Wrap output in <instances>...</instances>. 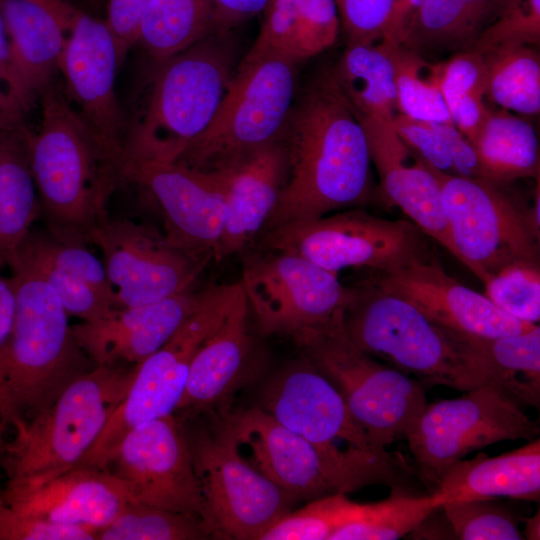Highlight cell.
Here are the masks:
<instances>
[{
	"label": "cell",
	"instance_id": "42",
	"mask_svg": "<svg viewBox=\"0 0 540 540\" xmlns=\"http://www.w3.org/2000/svg\"><path fill=\"white\" fill-rule=\"evenodd\" d=\"M352 503L344 493L312 499L277 519L258 540H330Z\"/></svg>",
	"mask_w": 540,
	"mask_h": 540
},
{
	"label": "cell",
	"instance_id": "4",
	"mask_svg": "<svg viewBox=\"0 0 540 540\" xmlns=\"http://www.w3.org/2000/svg\"><path fill=\"white\" fill-rule=\"evenodd\" d=\"M262 408L305 439L348 493L382 484L401 487L411 469L400 457L374 447L334 384L306 357L267 385Z\"/></svg>",
	"mask_w": 540,
	"mask_h": 540
},
{
	"label": "cell",
	"instance_id": "16",
	"mask_svg": "<svg viewBox=\"0 0 540 540\" xmlns=\"http://www.w3.org/2000/svg\"><path fill=\"white\" fill-rule=\"evenodd\" d=\"M105 470L123 483L131 501L197 518L211 532L187 435L175 414L131 429Z\"/></svg>",
	"mask_w": 540,
	"mask_h": 540
},
{
	"label": "cell",
	"instance_id": "52",
	"mask_svg": "<svg viewBox=\"0 0 540 540\" xmlns=\"http://www.w3.org/2000/svg\"><path fill=\"white\" fill-rule=\"evenodd\" d=\"M215 23V32L230 29L263 12L269 0H210Z\"/></svg>",
	"mask_w": 540,
	"mask_h": 540
},
{
	"label": "cell",
	"instance_id": "50",
	"mask_svg": "<svg viewBox=\"0 0 540 540\" xmlns=\"http://www.w3.org/2000/svg\"><path fill=\"white\" fill-rule=\"evenodd\" d=\"M443 140L453 163L455 175L482 179L481 166L474 146L450 123L428 122Z\"/></svg>",
	"mask_w": 540,
	"mask_h": 540
},
{
	"label": "cell",
	"instance_id": "21",
	"mask_svg": "<svg viewBox=\"0 0 540 540\" xmlns=\"http://www.w3.org/2000/svg\"><path fill=\"white\" fill-rule=\"evenodd\" d=\"M8 37L6 93L10 120L19 124L59 71L74 7L61 11L40 0H1Z\"/></svg>",
	"mask_w": 540,
	"mask_h": 540
},
{
	"label": "cell",
	"instance_id": "39",
	"mask_svg": "<svg viewBox=\"0 0 540 540\" xmlns=\"http://www.w3.org/2000/svg\"><path fill=\"white\" fill-rule=\"evenodd\" d=\"M440 89L452 123L473 142L490 111L485 101L483 54L469 49L442 63Z\"/></svg>",
	"mask_w": 540,
	"mask_h": 540
},
{
	"label": "cell",
	"instance_id": "12",
	"mask_svg": "<svg viewBox=\"0 0 540 540\" xmlns=\"http://www.w3.org/2000/svg\"><path fill=\"white\" fill-rule=\"evenodd\" d=\"M240 287V281L212 286L203 304L170 339L136 365L124 398L77 467L105 470L117 445L131 429L176 412L197 349L223 319Z\"/></svg>",
	"mask_w": 540,
	"mask_h": 540
},
{
	"label": "cell",
	"instance_id": "13",
	"mask_svg": "<svg viewBox=\"0 0 540 540\" xmlns=\"http://www.w3.org/2000/svg\"><path fill=\"white\" fill-rule=\"evenodd\" d=\"M240 283L259 330L290 336L298 345L355 296V287L344 286L338 273L282 250H264L245 263Z\"/></svg>",
	"mask_w": 540,
	"mask_h": 540
},
{
	"label": "cell",
	"instance_id": "34",
	"mask_svg": "<svg viewBox=\"0 0 540 540\" xmlns=\"http://www.w3.org/2000/svg\"><path fill=\"white\" fill-rule=\"evenodd\" d=\"M215 33L210 0H151L137 30L139 43L157 62Z\"/></svg>",
	"mask_w": 540,
	"mask_h": 540
},
{
	"label": "cell",
	"instance_id": "27",
	"mask_svg": "<svg viewBox=\"0 0 540 540\" xmlns=\"http://www.w3.org/2000/svg\"><path fill=\"white\" fill-rule=\"evenodd\" d=\"M248 315L247 301L240 287L223 319L197 349L174 414L180 413L188 420L222 406L233 393L251 349Z\"/></svg>",
	"mask_w": 540,
	"mask_h": 540
},
{
	"label": "cell",
	"instance_id": "37",
	"mask_svg": "<svg viewBox=\"0 0 540 540\" xmlns=\"http://www.w3.org/2000/svg\"><path fill=\"white\" fill-rule=\"evenodd\" d=\"M86 244L83 240L54 232L47 227L32 228L13 258L47 267L81 281L92 287L114 308L115 294L104 264Z\"/></svg>",
	"mask_w": 540,
	"mask_h": 540
},
{
	"label": "cell",
	"instance_id": "15",
	"mask_svg": "<svg viewBox=\"0 0 540 540\" xmlns=\"http://www.w3.org/2000/svg\"><path fill=\"white\" fill-rule=\"evenodd\" d=\"M184 429L213 536L258 540L290 511L294 497L246 461L221 427Z\"/></svg>",
	"mask_w": 540,
	"mask_h": 540
},
{
	"label": "cell",
	"instance_id": "43",
	"mask_svg": "<svg viewBox=\"0 0 540 540\" xmlns=\"http://www.w3.org/2000/svg\"><path fill=\"white\" fill-rule=\"evenodd\" d=\"M485 296L506 314L523 322L540 320V263L516 262L489 276Z\"/></svg>",
	"mask_w": 540,
	"mask_h": 540
},
{
	"label": "cell",
	"instance_id": "2",
	"mask_svg": "<svg viewBox=\"0 0 540 540\" xmlns=\"http://www.w3.org/2000/svg\"><path fill=\"white\" fill-rule=\"evenodd\" d=\"M41 99L39 128L25 127L41 216L50 230L88 243L91 231L108 218L109 198L122 174L64 91L51 84Z\"/></svg>",
	"mask_w": 540,
	"mask_h": 540
},
{
	"label": "cell",
	"instance_id": "28",
	"mask_svg": "<svg viewBox=\"0 0 540 540\" xmlns=\"http://www.w3.org/2000/svg\"><path fill=\"white\" fill-rule=\"evenodd\" d=\"M436 506L455 500L512 498L539 501L540 440L490 457L483 452L451 465L431 493Z\"/></svg>",
	"mask_w": 540,
	"mask_h": 540
},
{
	"label": "cell",
	"instance_id": "58",
	"mask_svg": "<svg viewBox=\"0 0 540 540\" xmlns=\"http://www.w3.org/2000/svg\"><path fill=\"white\" fill-rule=\"evenodd\" d=\"M1 490V489H0Z\"/></svg>",
	"mask_w": 540,
	"mask_h": 540
},
{
	"label": "cell",
	"instance_id": "53",
	"mask_svg": "<svg viewBox=\"0 0 540 540\" xmlns=\"http://www.w3.org/2000/svg\"><path fill=\"white\" fill-rule=\"evenodd\" d=\"M424 0H393L383 42L391 46L400 45L405 29L413 12Z\"/></svg>",
	"mask_w": 540,
	"mask_h": 540
},
{
	"label": "cell",
	"instance_id": "23",
	"mask_svg": "<svg viewBox=\"0 0 540 540\" xmlns=\"http://www.w3.org/2000/svg\"><path fill=\"white\" fill-rule=\"evenodd\" d=\"M220 427L246 461L294 498L341 493L313 446L263 408L223 414Z\"/></svg>",
	"mask_w": 540,
	"mask_h": 540
},
{
	"label": "cell",
	"instance_id": "33",
	"mask_svg": "<svg viewBox=\"0 0 540 540\" xmlns=\"http://www.w3.org/2000/svg\"><path fill=\"white\" fill-rule=\"evenodd\" d=\"M490 382L518 403L540 405V327L490 339L461 341Z\"/></svg>",
	"mask_w": 540,
	"mask_h": 540
},
{
	"label": "cell",
	"instance_id": "54",
	"mask_svg": "<svg viewBox=\"0 0 540 540\" xmlns=\"http://www.w3.org/2000/svg\"><path fill=\"white\" fill-rule=\"evenodd\" d=\"M411 539H456L441 506L433 509L407 536Z\"/></svg>",
	"mask_w": 540,
	"mask_h": 540
},
{
	"label": "cell",
	"instance_id": "38",
	"mask_svg": "<svg viewBox=\"0 0 540 540\" xmlns=\"http://www.w3.org/2000/svg\"><path fill=\"white\" fill-rule=\"evenodd\" d=\"M486 24L456 0H424L411 15L400 45L419 55L472 49Z\"/></svg>",
	"mask_w": 540,
	"mask_h": 540
},
{
	"label": "cell",
	"instance_id": "35",
	"mask_svg": "<svg viewBox=\"0 0 540 540\" xmlns=\"http://www.w3.org/2000/svg\"><path fill=\"white\" fill-rule=\"evenodd\" d=\"M485 99L526 116L540 112V55L533 46L500 47L482 53Z\"/></svg>",
	"mask_w": 540,
	"mask_h": 540
},
{
	"label": "cell",
	"instance_id": "55",
	"mask_svg": "<svg viewBox=\"0 0 540 540\" xmlns=\"http://www.w3.org/2000/svg\"><path fill=\"white\" fill-rule=\"evenodd\" d=\"M481 19L486 26L493 20L502 0H456ZM485 26V27H486Z\"/></svg>",
	"mask_w": 540,
	"mask_h": 540
},
{
	"label": "cell",
	"instance_id": "17",
	"mask_svg": "<svg viewBox=\"0 0 540 540\" xmlns=\"http://www.w3.org/2000/svg\"><path fill=\"white\" fill-rule=\"evenodd\" d=\"M114 290V308L153 303L193 288L209 257L174 246L157 229L128 219H109L90 233Z\"/></svg>",
	"mask_w": 540,
	"mask_h": 540
},
{
	"label": "cell",
	"instance_id": "10",
	"mask_svg": "<svg viewBox=\"0 0 540 540\" xmlns=\"http://www.w3.org/2000/svg\"><path fill=\"white\" fill-rule=\"evenodd\" d=\"M261 236L263 250L295 253L334 273L349 267L390 272L433 256L427 236L412 221L378 217L358 207Z\"/></svg>",
	"mask_w": 540,
	"mask_h": 540
},
{
	"label": "cell",
	"instance_id": "20",
	"mask_svg": "<svg viewBox=\"0 0 540 540\" xmlns=\"http://www.w3.org/2000/svg\"><path fill=\"white\" fill-rule=\"evenodd\" d=\"M122 178L157 204L164 234L174 246L196 256L213 257L227 208L222 191L206 173L178 163L127 160Z\"/></svg>",
	"mask_w": 540,
	"mask_h": 540
},
{
	"label": "cell",
	"instance_id": "45",
	"mask_svg": "<svg viewBox=\"0 0 540 540\" xmlns=\"http://www.w3.org/2000/svg\"><path fill=\"white\" fill-rule=\"evenodd\" d=\"M540 43V0H502L493 20L472 49L484 53L500 47Z\"/></svg>",
	"mask_w": 540,
	"mask_h": 540
},
{
	"label": "cell",
	"instance_id": "30",
	"mask_svg": "<svg viewBox=\"0 0 540 540\" xmlns=\"http://www.w3.org/2000/svg\"><path fill=\"white\" fill-rule=\"evenodd\" d=\"M40 216L25 127L0 124V269L8 266Z\"/></svg>",
	"mask_w": 540,
	"mask_h": 540
},
{
	"label": "cell",
	"instance_id": "40",
	"mask_svg": "<svg viewBox=\"0 0 540 540\" xmlns=\"http://www.w3.org/2000/svg\"><path fill=\"white\" fill-rule=\"evenodd\" d=\"M400 113L424 122L452 123L440 89L441 64H430L402 45L393 47Z\"/></svg>",
	"mask_w": 540,
	"mask_h": 540
},
{
	"label": "cell",
	"instance_id": "48",
	"mask_svg": "<svg viewBox=\"0 0 540 540\" xmlns=\"http://www.w3.org/2000/svg\"><path fill=\"white\" fill-rule=\"evenodd\" d=\"M391 125L408 150L424 164L455 175L450 154L438 133L428 122L397 113Z\"/></svg>",
	"mask_w": 540,
	"mask_h": 540
},
{
	"label": "cell",
	"instance_id": "14",
	"mask_svg": "<svg viewBox=\"0 0 540 540\" xmlns=\"http://www.w3.org/2000/svg\"><path fill=\"white\" fill-rule=\"evenodd\" d=\"M539 425L493 383L460 397L427 404L406 436L420 477L436 487L444 472L469 453L506 440H533Z\"/></svg>",
	"mask_w": 540,
	"mask_h": 540
},
{
	"label": "cell",
	"instance_id": "47",
	"mask_svg": "<svg viewBox=\"0 0 540 540\" xmlns=\"http://www.w3.org/2000/svg\"><path fill=\"white\" fill-rule=\"evenodd\" d=\"M1 491V490H0ZM88 528L51 522L9 506L0 494V540H95Z\"/></svg>",
	"mask_w": 540,
	"mask_h": 540
},
{
	"label": "cell",
	"instance_id": "49",
	"mask_svg": "<svg viewBox=\"0 0 540 540\" xmlns=\"http://www.w3.org/2000/svg\"><path fill=\"white\" fill-rule=\"evenodd\" d=\"M151 0H107L106 19L118 47L121 60L136 44L140 19Z\"/></svg>",
	"mask_w": 540,
	"mask_h": 540
},
{
	"label": "cell",
	"instance_id": "8",
	"mask_svg": "<svg viewBox=\"0 0 540 540\" xmlns=\"http://www.w3.org/2000/svg\"><path fill=\"white\" fill-rule=\"evenodd\" d=\"M343 312L299 346L334 384L374 447L406 436L427 405L420 382L369 356L348 337Z\"/></svg>",
	"mask_w": 540,
	"mask_h": 540
},
{
	"label": "cell",
	"instance_id": "19",
	"mask_svg": "<svg viewBox=\"0 0 540 540\" xmlns=\"http://www.w3.org/2000/svg\"><path fill=\"white\" fill-rule=\"evenodd\" d=\"M367 281L410 302L460 341L521 333L536 325L506 314L485 294L458 282L434 256L395 271L374 272Z\"/></svg>",
	"mask_w": 540,
	"mask_h": 540
},
{
	"label": "cell",
	"instance_id": "25",
	"mask_svg": "<svg viewBox=\"0 0 540 540\" xmlns=\"http://www.w3.org/2000/svg\"><path fill=\"white\" fill-rule=\"evenodd\" d=\"M356 116L379 176L381 198L401 208L427 237L461 262L443 210L440 187L430 168L408 150L391 124Z\"/></svg>",
	"mask_w": 540,
	"mask_h": 540
},
{
	"label": "cell",
	"instance_id": "29",
	"mask_svg": "<svg viewBox=\"0 0 540 540\" xmlns=\"http://www.w3.org/2000/svg\"><path fill=\"white\" fill-rule=\"evenodd\" d=\"M340 29L334 0H269L257 38L243 58L274 55L299 63L330 48Z\"/></svg>",
	"mask_w": 540,
	"mask_h": 540
},
{
	"label": "cell",
	"instance_id": "7",
	"mask_svg": "<svg viewBox=\"0 0 540 540\" xmlns=\"http://www.w3.org/2000/svg\"><path fill=\"white\" fill-rule=\"evenodd\" d=\"M354 287L343 324L360 350L429 385L466 392L491 383L461 341L413 304L367 280Z\"/></svg>",
	"mask_w": 540,
	"mask_h": 540
},
{
	"label": "cell",
	"instance_id": "1",
	"mask_svg": "<svg viewBox=\"0 0 540 540\" xmlns=\"http://www.w3.org/2000/svg\"><path fill=\"white\" fill-rule=\"evenodd\" d=\"M290 170L263 231L364 205L372 197L364 129L330 70L294 103L285 129Z\"/></svg>",
	"mask_w": 540,
	"mask_h": 540
},
{
	"label": "cell",
	"instance_id": "41",
	"mask_svg": "<svg viewBox=\"0 0 540 540\" xmlns=\"http://www.w3.org/2000/svg\"><path fill=\"white\" fill-rule=\"evenodd\" d=\"M212 536L197 518L153 505L129 501L123 511L98 532L100 540H195Z\"/></svg>",
	"mask_w": 540,
	"mask_h": 540
},
{
	"label": "cell",
	"instance_id": "11",
	"mask_svg": "<svg viewBox=\"0 0 540 540\" xmlns=\"http://www.w3.org/2000/svg\"><path fill=\"white\" fill-rule=\"evenodd\" d=\"M428 167L439 184L461 263L482 283L507 265L540 263V230L533 224L530 208L513 198L505 190L507 185Z\"/></svg>",
	"mask_w": 540,
	"mask_h": 540
},
{
	"label": "cell",
	"instance_id": "26",
	"mask_svg": "<svg viewBox=\"0 0 540 540\" xmlns=\"http://www.w3.org/2000/svg\"><path fill=\"white\" fill-rule=\"evenodd\" d=\"M2 499L12 508L51 522L98 532L130 500L123 483L109 471L75 467L34 488L5 486Z\"/></svg>",
	"mask_w": 540,
	"mask_h": 540
},
{
	"label": "cell",
	"instance_id": "24",
	"mask_svg": "<svg viewBox=\"0 0 540 540\" xmlns=\"http://www.w3.org/2000/svg\"><path fill=\"white\" fill-rule=\"evenodd\" d=\"M211 288H191L153 303L113 308L99 320L72 325V332L96 365H136L170 339Z\"/></svg>",
	"mask_w": 540,
	"mask_h": 540
},
{
	"label": "cell",
	"instance_id": "57",
	"mask_svg": "<svg viewBox=\"0 0 540 540\" xmlns=\"http://www.w3.org/2000/svg\"><path fill=\"white\" fill-rule=\"evenodd\" d=\"M525 521V528L522 533L524 539L529 540H539L540 539V518H539V512H537L532 517H529L524 520Z\"/></svg>",
	"mask_w": 540,
	"mask_h": 540
},
{
	"label": "cell",
	"instance_id": "5",
	"mask_svg": "<svg viewBox=\"0 0 540 540\" xmlns=\"http://www.w3.org/2000/svg\"><path fill=\"white\" fill-rule=\"evenodd\" d=\"M228 33H212L158 62L127 134L125 162L175 163L206 130L237 67Z\"/></svg>",
	"mask_w": 540,
	"mask_h": 540
},
{
	"label": "cell",
	"instance_id": "9",
	"mask_svg": "<svg viewBox=\"0 0 540 540\" xmlns=\"http://www.w3.org/2000/svg\"><path fill=\"white\" fill-rule=\"evenodd\" d=\"M297 65L274 55L242 58L210 124L175 163L206 172L282 137Z\"/></svg>",
	"mask_w": 540,
	"mask_h": 540
},
{
	"label": "cell",
	"instance_id": "22",
	"mask_svg": "<svg viewBox=\"0 0 540 540\" xmlns=\"http://www.w3.org/2000/svg\"><path fill=\"white\" fill-rule=\"evenodd\" d=\"M289 170L284 132L282 137L204 172L222 191L227 208L224 231L213 254L216 261L241 252L261 235Z\"/></svg>",
	"mask_w": 540,
	"mask_h": 540
},
{
	"label": "cell",
	"instance_id": "31",
	"mask_svg": "<svg viewBox=\"0 0 540 540\" xmlns=\"http://www.w3.org/2000/svg\"><path fill=\"white\" fill-rule=\"evenodd\" d=\"M393 47L383 41L349 44L330 69L357 114L389 124L399 113Z\"/></svg>",
	"mask_w": 540,
	"mask_h": 540
},
{
	"label": "cell",
	"instance_id": "18",
	"mask_svg": "<svg viewBox=\"0 0 540 540\" xmlns=\"http://www.w3.org/2000/svg\"><path fill=\"white\" fill-rule=\"evenodd\" d=\"M120 61L116 40L105 21L78 8L59 63L64 92L102 151L122 174L128 131L116 95Z\"/></svg>",
	"mask_w": 540,
	"mask_h": 540
},
{
	"label": "cell",
	"instance_id": "6",
	"mask_svg": "<svg viewBox=\"0 0 540 540\" xmlns=\"http://www.w3.org/2000/svg\"><path fill=\"white\" fill-rule=\"evenodd\" d=\"M136 365H96L47 410L12 428L13 437L0 444L6 486L38 487L77 467L124 398Z\"/></svg>",
	"mask_w": 540,
	"mask_h": 540
},
{
	"label": "cell",
	"instance_id": "44",
	"mask_svg": "<svg viewBox=\"0 0 540 540\" xmlns=\"http://www.w3.org/2000/svg\"><path fill=\"white\" fill-rule=\"evenodd\" d=\"M456 539L523 540L514 515L495 499L455 500L441 505Z\"/></svg>",
	"mask_w": 540,
	"mask_h": 540
},
{
	"label": "cell",
	"instance_id": "51",
	"mask_svg": "<svg viewBox=\"0 0 540 540\" xmlns=\"http://www.w3.org/2000/svg\"><path fill=\"white\" fill-rule=\"evenodd\" d=\"M16 297L10 277L1 274L0 269V423L2 418L3 392L6 377V364L11 341Z\"/></svg>",
	"mask_w": 540,
	"mask_h": 540
},
{
	"label": "cell",
	"instance_id": "46",
	"mask_svg": "<svg viewBox=\"0 0 540 540\" xmlns=\"http://www.w3.org/2000/svg\"><path fill=\"white\" fill-rule=\"evenodd\" d=\"M340 27L349 44L382 41L393 0H334Z\"/></svg>",
	"mask_w": 540,
	"mask_h": 540
},
{
	"label": "cell",
	"instance_id": "3",
	"mask_svg": "<svg viewBox=\"0 0 540 540\" xmlns=\"http://www.w3.org/2000/svg\"><path fill=\"white\" fill-rule=\"evenodd\" d=\"M11 269L16 309L8 350L0 443L8 429L47 410L96 364L76 341L68 313L54 290L32 269Z\"/></svg>",
	"mask_w": 540,
	"mask_h": 540
},
{
	"label": "cell",
	"instance_id": "32",
	"mask_svg": "<svg viewBox=\"0 0 540 540\" xmlns=\"http://www.w3.org/2000/svg\"><path fill=\"white\" fill-rule=\"evenodd\" d=\"M472 145L482 179L509 185L518 179L540 178L537 132L528 120L510 111L490 108Z\"/></svg>",
	"mask_w": 540,
	"mask_h": 540
},
{
	"label": "cell",
	"instance_id": "56",
	"mask_svg": "<svg viewBox=\"0 0 540 540\" xmlns=\"http://www.w3.org/2000/svg\"><path fill=\"white\" fill-rule=\"evenodd\" d=\"M0 124L15 125L9 116L8 99L6 93L5 78L0 67Z\"/></svg>",
	"mask_w": 540,
	"mask_h": 540
},
{
	"label": "cell",
	"instance_id": "36",
	"mask_svg": "<svg viewBox=\"0 0 540 540\" xmlns=\"http://www.w3.org/2000/svg\"><path fill=\"white\" fill-rule=\"evenodd\" d=\"M433 496L412 495L402 487L374 503L353 502L330 540H396L408 536L433 510Z\"/></svg>",
	"mask_w": 540,
	"mask_h": 540
}]
</instances>
